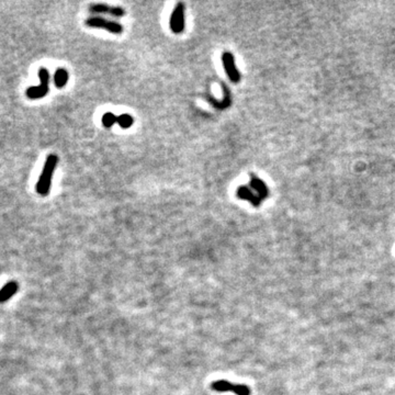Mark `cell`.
I'll return each mask as SVG.
<instances>
[{
    "label": "cell",
    "instance_id": "1",
    "mask_svg": "<svg viewBox=\"0 0 395 395\" xmlns=\"http://www.w3.org/2000/svg\"><path fill=\"white\" fill-rule=\"evenodd\" d=\"M58 163V157L55 154L49 155L44 163L43 169H42L41 176L36 183V192L42 197H46L49 195V189H51L53 174L55 171V168Z\"/></svg>",
    "mask_w": 395,
    "mask_h": 395
},
{
    "label": "cell",
    "instance_id": "2",
    "mask_svg": "<svg viewBox=\"0 0 395 395\" xmlns=\"http://www.w3.org/2000/svg\"><path fill=\"white\" fill-rule=\"evenodd\" d=\"M39 77L41 83L39 86H31L29 87L26 95L29 99L35 100V99H41L48 95L49 92V69L45 68V67H41L39 70Z\"/></svg>",
    "mask_w": 395,
    "mask_h": 395
},
{
    "label": "cell",
    "instance_id": "3",
    "mask_svg": "<svg viewBox=\"0 0 395 395\" xmlns=\"http://www.w3.org/2000/svg\"><path fill=\"white\" fill-rule=\"evenodd\" d=\"M86 26L95 29H103V30L115 33V34H121L124 31L122 24H120L119 22L106 20L104 18H101V16H91V18H88L86 20Z\"/></svg>",
    "mask_w": 395,
    "mask_h": 395
},
{
    "label": "cell",
    "instance_id": "4",
    "mask_svg": "<svg viewBox=\"0 0 395 395\" xmlns=\"http://www.w3.org/2000/svg\"><path fill=\"white\" fill-rule=\"evenodd\" d=\"M211 389L216 392H233L236 395H250L251 393L250 389L245 384H234L224 380L213 382Z\"/></svg>",
    "mask_w": 395,
    "mask_h": 395
},
{
    "label": "cell",
    "instance_id": "5",
    "mask_svg": "<svg viewBox=\"0 0 395 395\" xmlns=\"http://www.w3.org/2000/svg\"><path fill=\"white\" fill-rule=\"evenodd\" d=\"M186 20H184V5L182 2H178L175 6L170 16V29L176 34H180L184 30Z\"/></svg>",
    "mask_w": 395,
    "mask_h": 395
},
{
    "label": "cell",
    "instance_id": "6",
    "mask_svg": "<svg viewBox=\"0 0 395 395\" xmlns=\"http://www.w3.org/2000/svg\"><path fill=\"white\" fill-rule=\"evenodd\" d=\"M222 62H223L224 69L226 74H228L229 78L230 79V82L235 83L241 82V73H239L236 65H235L233 54L230 52H224L223 55H222Z\"/></svg>",
    "mask_w": 395,
    "mask_h": 395
},
{
    "label": "cell",
    "instance_id": "7",
    "mask_svg": "<svg viewBox=\"0 0 395 395\" xmlns=\"http://www.w3.org/2000/svg\"><path fill=\"white\" fill-rule=\"evenodd\" d=\"M89 11L92 14H109L115 18H121L125 15V10L121 7H110L108 5H102V3H98V5H91L89 7Z\"/></svg>",
    "mask_w": 395,
    "mask_h": 395
},
{
    "label": "cell",
    "instance_id": "8",
    "mask_svg": "<svg viewBox=\"0 0 395 395\" xmlns=\"http://www.w3.org/2000/svg\"><path fill=\"white\" fill-rule=\"evenodd\" d=\"M236 196L241 200L248 201V202H250L256 208L262 204V199L251 190V188L247 186H239L236 190Z\"/></svg>",
    "mask_w": 395,
    "mask_h": 395
},
{
    "label": "cell",
    "instance_id": "9",
    "mask_svg": "<svg viewBox=\"0 0 395 395\" xmlns=\"http://www.w3.org/2000/svg\"><path fill=\"white\" fill-rule=\"evenodd\" d=\"M250 188L253 189L254 192H256L260 199L264 200L269 196V189L267 187V184L264 183L262 179L258 178L257 176L251 175L250 176Z\"/></svg>",
    "mask_w": 395,
    "mask_h": 395
},
{
    "label": "cell",
    "instance_id": "10",
    "mask_svg": "<svg viewBox=\"0 0 395 395\" xmlns=\"http://www.w3.org/2000/svg\"><path fill=\"white\" fill-rule=\"evenodd\" d=\"M19 289V284L16 281L8 282L5 287L0 290V303H5L8 300L15 296Z\"/></svg>",
    "mask_w": 395,
    "mask_h": 395
},
{
    "label": "cell",
    "instance_id": "11",
    "mask_svg": "<svg viewBox=\"0 0 395 395\" xmlns=\"http://www.w3.org/2000/svg\"><path fill=\"white\" fill-rule=\"evenodd\" d=\"M68 71L65 68H57L55 74H54V83H55L57 88H63L65 87L67 82H68Z\"/></svg>",
    "mask_w": 395,
    "mask_h": 395
},
{
    "label": "cell",
    "instance_id": "12",
    "mask_svg": "<svg viewBox=\"0 0 395 395\" xmlns=\"http://www.w3.org/2000/svg\"><path fill=\"white\" fill-rule=\"evenodd\" d=\"M222 87H223L224 98H225L223 101H216V100H214L213 98H210V97H208L209 101L212 102L213 106L217 109H225V108L230 107V94L229 88L226 87L224 83H222Z\"/></svg>",
    "mask_w": 395,
    "mask_h": 395
},
{
    "label": "cell",
    "instance_id": "13",
    "mask_svg": "<svg viewBox=\"0 0 395 395\" xmlns=\"http://www.w3.org/2000/svg\"><path fill=\"white\" fill-rule=\"evenodd\" d=\"M116 123L119 124L122 129H129L133 125L134 119L131 115H129V113H123V115L117 116Z\"/></svg>",
    "mask_w": 395,
    "mask_h": 395
},
{
    "label": "cell",
    "instance_id": "14",
    "mask_svg": "<svg viewBox=\"0 0 395 395\" xmlns=\"http://www.w3.org/2000/svg\"><path fill=\"white\" fill-rule=\"evenodd\" d=\"M101 121H102V124H103L104 128L110 129L117 122V116H115V115H113L112 112H107L102 115Z\"/></svg>",
    "mask_w": 395,
    "mask_h": 395
}]
</instances>
